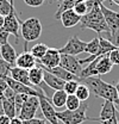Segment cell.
<instances>
[{"label":"cell","instance_id":"cell-14","mask_svg":"<svg viewBox=\"0 0 119 124\" xmlns=\"http://www.w3.org/2000/svg\"><path fill=\"white\" fill-rule=\"evenodd\" d=\"M37 64V60L35 59V56L30 53V51H23L22 54H19L15 59V66L20 67L23 69H31L32 67H35Z\"/></svg>","mask_w":119,"mask_h":124},{"label":"cell","instance_id":"cell-19","mask_svg":"<svg viewBox=\"0 0 119 124\" xmlns=\"http://www.w3.org/2000/svg\"><path fill=\"white\" fill-rule=\"evenodd\" d=\"M117 108H116V105L114 103L110 101V100H105L104 101V105L101 108V111H100V115L98 117V122H104L106 119H110L114 113H117Z\"/></svg>","mask_w":119,"mask_h":124},{"label":"cell","instance_id":"cell-17","mask_svg":"<svg viewBox=\"0 0 119 124\" xmlns=\"http://www.w3.org/2000/svg\"><path fill=\"white\" fill-rule=\"evenodd\" d=\"M0 56L4 61H6L12 66H15V59L18 55L15 53V49L13 48V46L10 44L8 42L0 46Z\"/></svg>","mask_w":119,"mask_h":124},{"label":"cell","instance_id":"cell-5","mask_svg":"<svg viewBox=\"0 0 119 124\" xmlns=\"http://www.w3.org/2000/svg\"><path fill=\"white\" fill-rule=\"evenodd\" d=\"M99 7L104 15V18L106 20V24L108 26V29L111 30V42L113 39H116V44L118 46V39H119V12L110 10L108 7H106L101 1H99Z\"/></svg>","mask_w":119,"mask_h":124},{"label":"cell","instance_id":"cell-39","mask_svg":"<svg viewBox=\"0 0 119 124\" xmlns=\"http://www.w3.org/2000/svg\"><path fill=\"white\" fill-rule=\"evenodd\" d=\"M4 115V108H2V97L0 95V116Z\"/></svg>","mask_w":119,"mask_h":124},{"label":"cell","instance_id":"cell-10","mask_svg":"<svg viewBox=\"0 0 119 124\" xmlns=\"http://www.w3.org/2000/svg\"><path fill=\"white\" fill-rule=\"evenodd\" d=\"M8 87H11L15 93H20V94H28V95H36V97H41V95H44V93L38 91L37 88L32 87V86H28V85H24L22 82H18L13 80L12 78L7 77L5 78Z\"/></svg>","mask_w":119,"mask_h":124},{"label":"cell","instance_id":"cell-33","mask_svg":"<svg viewBox=\"0 0 119 124\" xmlns=\"http://www.w3.org/2000/svg\"><path fill=\"white\" fill-rule=\"evenodd\" d=\"M8 37H10V33L4 28H0V46L4 44V43H7L8 42Z\"/></svg>","mask_w":119,"mask_h":124},{"label":"cell","instance_id":"cell-1","mask_svg":"<svg viewBox=\"0 0 119 124\" xmlns=\"http://www.w3.org/2000/svg\"><path fill=\"white\" fill-rule=\"evenodd\" d=\"M87 87L92 94H94L98 98H101L104 100H110L112 103H116L119 100L118 92L114 85L107 84L99 77H88L81 80Z\"/></svg>","mask_w":119,"mask_h":124},{"label":"cell","instance_id":"cell-34","mask_svg":"<svg viewBox=\"0 0 119 124\" xmlns=\"http://www.w3.org/2000/svg\"><path fill=\"white\" fill-rule=\"evenodd\" d=\"M23 124H46V119L45 118H31V119H26L23 121Z\"/></svg>","mask_w":119,"mask_h":124},{"label":"cell","instance_id":"cell-9","mask_svg":"<svg viewBox=\"0 0 119 124\" xmlns=\"http://www.w3.org/2000/svg\"><path fill=\"white\" fill-rule=\"evenodd\" d=\"M60 61H61V53L59 49L48 48L44 56L41 60H37V64L44 68H54V67L60 66Z\"/></svg>","mask_w":119,"mask_h":124},{"label":"cell","instance_id":"cell-6","mask_svg":"<svg viewBox=\"0 0 119 124\" xmlns=\"http://www.w3.org/2000/svg\"><path fill=\"white\" fill-rule=\"evenodd\" d=\"M39 108V98L36 95H30L29 98L25 100V103L22 105L20 111L18 112V117L22 121H26V119H31L35 117L37 110Z\"/></svg>","mask_w":119,"mask_h":124},{"label":"cell","instance_id":"cell-43","mask_svg":"<svg viewBox=\"0 0 119 124\" xmlns=\"http://www.w3.org/2000/svg\"><path fill=\"white\" fill-rule=\"evenodd\" d=\"M114 4H117V5H119V0H112Z\"/></svg>","mask_w":119,"mask_h":124},{"label":"cell","instance_id":"cell-3","mask_svg":"<svg viewBox=\"0 0 119 124\" xmlns=\"http://www.w3.org/2000/svg\"><path fill=\"white\" fill-rule=\"evenodd\" d=\"M87 110H88V103L86 100L82 101L76 110H66L63 112L56 111V117L60 123L62 124H82L87 121L98 122V118L87 116Z\"/></svg>","mask_w":119,"mask_h":124},{"label":"cell","instance_id":"cell-18","mask_svg":"<svg viewBox=\"0 0 119 124\" xmlns=\"http://www.w3.org/2000/svg\"><path fill=\"white\" fill-rule=\"evenodd\" d=\"M43 81H44L51 90H54V91L63 90L64 84H66L64 80L60 79L59 77H56V75H54V74H51V73H49V72L45 70V69H43Z\"/></svg>","mask_w":119,"mask_h":124},{"label":"cell","instance_id":"cell-36","mask_svg":"<svg viewBox=\"0 0 119 124\" xmlns=\"http://www.w3.org/2000/svg\"><path fill=\"white\" fill-rule=\"evenodd\" d=\"M7 87H8V85H7L6 80H5V79H0V95H2L4 91H5Z\"/></svg>","mask_w":119,"mask_h":124},{"label":"cell","instance_id":"cell-13","mask_svg":"<svg viewBox=\"0 0 119 124\" xmlns=\"http://www.w3.org/2000/svg\"><path fill=\"white\" fill-rule=\"evenodd\" d=\"M10 78H12L13 80L15 81H18V82H22V84H24V85H28V86H32L33 87V85L31 84V81H30L29 79V70L28 69H23V68H20V67H17V66H13L11 69H10ZM36 88V87H35ZM38 91H41V92H43L41 88H37Z\"/></svg>","mask_w":119,"mask_h":124},{"label":"cell","instance_id":"cell-45","mask_svg":"<svg viewBox=\"0 0 119 124\" xmlns=\"http://www.w3.org/2000/svg\"><path fill=\"white\" fill-rule=\"evenodd\" d=\"M0 79H2V78H1V77H0Z\"/></svg>","mask_w":119,"mask_h":124},{"label":"cell","instance_id":"cell-35","mask_svg":"<svg viewBox=\"0 0 119 124\" xmlns=\"http://www.w3.org/2000/svg\"><path fill=\"white\" fill-rule=\"evenodd\" d=\"M100 124H119V118H118V112L114 113L110 119H106L104 122H100Z\"/></svg>","mask_w":119,"mask_h":124},{"label":"cell","instance_id":"cell-21","mask_svg":"<svg viewBox=\"0 0 119 124\" xmlns=\"http://www.w3.org/2000/svg\"><path fill=\"white\" fill-rule=\"evenodd\" d=\"M67 97L68 94L64 92L63 90H57L52 93V95L50 97V103L52 104V106L56 108H61L66 106V101H67Z\"/></svg>","mask_w":119,"mask_h":124},{"label":"cell","instance_id":"cell-32","mask_svg":"<svg viewBox=\"0 0 119 124\" xmlns=\"http://www.w3.org/2000/svg\"><path fill=\"white\" fill-rule=\"evenodd\" d=\"M23 1L30 7H39V6H42L44 4L46 0H23Z\"/></svg>","mask_w":119,"mask_h":124},{"label":"cell","instance_id":"cell-31","mask_svg":"<svg viewBox=\"0 0 119 124\" xmlns=\"http://www.w3.org/2000/svg\"><path fill=\"white\" fill-rule=\"evenodd\" d=\"M108 57L111 62L113 63V66H119V48L112 50L108 53Z\"/></svg>","mask_w":119,"mask_h":124},{"label":"cell","instance_id":"cell-38","mask_svg":"<svg viewBox=\"0 0 119 124\" xmlns=\"http://www.w3.org/2000/svg\"><path fill=\"white\" fill-rule=\"evenodd\" d=\"M10 124H23V121H22L18 116H15V117H13V118H11Z\"/></svg>","mask_w":119,"mask_h":124},{"label":"cell","instance_id":"cell-8","mask_svg":"<svg viewBox=\"0 0 119 124\" xmlns=\"http://www.w3.org/2000/svg\"><path fill=\"white\" fill-rule=\"evenodd\" d=\"M86 44L87 42H83L81 41L77 35H74L69 38V41L67 42V44L59 49L61 54H67V55H73V56H76L81 53H85V48H86Z\"/></svg>","mask_w":119,"mask_h":124},{"label":"cell","instance_id":"cell-28","mask_svg":"<svg viewBox=\"0 0 119 124\" xmlns=\"http://www.w3.org/2000/svg\"><path fill=\"white\" fill-rule=\"evenodd\" d=\"M79 84H80V82H79L77 80H69V81H66L64 87H63V91L67 93V94H75Z\"/></svg>","mask_w":119,"mask_h":124},{"label":"cell","instance_id":"cell-22","mask_svg":"<svg viewBox=\"0 0 119 124\" xmlns=\"http://www.w3.org/2000/svg\"><path fill=\"white\" fill-rule=\"evenodd\" d=\"M2 97V95H1ZM2 108H4V115H6L10 118H13L17 116V111H15V100H10L6 98H2Z\"/></svg>","mask_w":119,"mask_h":124},{"label":"cell","instance_id":"cell-24","mask_svg":"<svg viewBox=\"0 0 119 124\" xmlns=\"http://www.w3.org/2000/svg\"><path fill=\"white\" fill-rule=\"evenodd\" d=\"M75 95H76L81 101H86L89 97H90V91H89V88L83 82H81V84H79V86H77V88H76Z\"/></svg>","mask_w":119,"mask_h":124},{"label":"cell","instance_id":"cell-46","mask_svg":"<svg viewBox=\"0 0 119 124\" xmlns=\"http://www.w3.org/2000/svg\"><path fill=\"white\" fill-rule=\"evenodd\" d=\"M60 1H62V0H60Z\"/></svg>","mask_w":119,"mask_h":124},{"label":"cell","instance_id":"cell-26","mask_svg":"<svg viewBox=\"0 0 119 124\" xmlns=\"http://www.w3.org/2000/svg\"><path fill=\"white\" fill-rule=\"evenodd\" d=\"M81 103L82 101L75 94H68L67 101H66V108H67V110H76L81 105Z\"/></svg>","mask_w":119,"mask_h":124},{"label":"cell","instance_id":"cell-2","mask_svg":"<svg viewBox=\"0 0 119 124\" xmlns=\"http://www.w3.org/2000/svg\"><path fill=\"white\" fill-rule=\"evenodd\" d=\"M79 24L81 25V29H90L98 33L106 32L111 36V30L108 29V26L106 24L104 15L99 7V2L92 10H89L85 16L81 17Z\"/></svg>","mask_w":119,"mask_h":124},{"label":"cell","instance_id":"cell-40","mask_svg":"<svg viewBox=\"0 0 119 124\" xmlns=\"http://www.w3.org/2000/svg\"><path fill=\"white\" fill-rule=\"evenodd\" d=\"M2 25H4V16L0 15V28H2Z\"/></svg>","mask_w":119,"mask_h":124},{"label":"cell","instance_id":"cell-42","mask_svg":"<svg viewBox=\"0 0 119 124\" xmlns=\"http://www.w3.org/2000/svg\"><path fill=\"white\" fill-rule=\"evenodd\" d=\"M116 88H117V92H118V97H119V80H118V82H117V85H116Z\"/></svg>","mask_w":119,"mask_h":124},{"label":"cell","instance_id":"cell-44","mask_svg":"<svg viewBox=\"0 0 119 124\" xmlns=\"http://www.w3.org/2000/svg\"><path fill=\"white\" fill-rule=\"evenodd\" d=\"M79 1H87V0H77V2H79Z\"/></svg>","mask_w":119,"mask_h":124},{"label":"cell","instance_id":"cell-37","mask_svg":"<svg viewBox=\"0 0 119 124\" xmlns=\"http://www.w3.org/2000/svg\"><path fill=\"white\" fill-rule=\"evenodd\" d=\"M10 122H11V118L7 117L6 115L0 116V124H10Z\"/></svg>","mask_w":119,"mask_h":124},{"label":"cell","instance_id":"cell-15","mask_svg":"<svg viewBox=\"0 0 119 124\" xmlns=\"http://www.w3.org/2000/svg\"><path fill=\"white\" fill-rule=\"evenodd\" d=\"M80 19H81V16L77 15L73 8L66 10L64 12H62V15L60 17V20H61L62 25L67 29L77 25L80 23Z\"/></svg>","mask_w":119,"mask_h":124},{"label":"cell","instance_id":"cell-41","mask_svg":"<svg viewBox=\"0 0 119 124\" xmlns=\"http://www.w3.org/2000/svg\"><path fill=\"white\" fill-rule=\"evenodd\" d=\"M114 105H116V108H117V111H118V113H119V100H117L114 103Z\"/></svg>","mask_w":119,"mask_h":124},{"label":"cell","instance_id":"cell-12","mask_svg":"<svg viewBox=\"0 0 119 124\" xmlns=\"http://www.w3.org/2000/svg\"><path fill=\"white\" fill-rule=\"evenodd\" d=\"M38 98H39V108L42 110V113L46 119V122H49L50 124H60L56 117V110L52 106V104L48 100V98L45 95H41Z\"/></svg>","mask_w":119,"mask_h":124},{"label":"cell","instance_id":"cell-47","mask_svg":"<svg viewBox=\"0 0 119 124\" xmlns=\"http://www.w3.org/2000/svg\"><path fill=\"white\" fill-rule=\"evenodd\" d=\"M60 124H62V123H60Z\"/></svg>","mask_w":119,"mask_h":124},{"label":"cell","instance_id":"cell-48","mask_svg":"<svg viewBox=\"0 0 119 124\" xmlns=\"http://www.w3.org/2000/svg\"><path fill=\"white\" fill-rule=\"evenodd\" d=\"M118 48H119V46H118Z\"/></svg>","mask_w":119,"mask_h":124},{"label":"cell","instance_id":"cell-4","mask_svg":"<svg viewBox=\"0 0 119 124\" xmlns=\"http://www.w3.org/2000/svg\"><path fill=\"white\" fill-rule=\"evenodd\" d=\"M43 31L42 23L38 18H28L24 22L20 23V36L25 41V46L29 42H35L37 41Z\"/></svg>","mask_w":119,"mask_h":124},{"label":"cell","instance_id":"cell-30","mask_svg":"<svg viewBox=\"0 0 119 124\" xmlns=\"http://www.w3.org/2000/svg\"><path fill=\"white\" fill-rule=\"evenodd\" d=\"M29 97H30V95H28V94H20V93H15V111H17V115H18V112L20 111L22 105L25 103V100H26Z\"/></svg>","mask_w":119,"mask_h":124},{"label":"cell","instance_id":"cell-20","mask_svg":"<svg viewBox=\"0 0 119 124\" xmlns=\"http://www.w3.org/2000/svg\"><path fill=\"white\" fill-rule=\"evenodd\" d=\"M29 79L33 87L39 88V85L43 82V68L39 64H36L35 67L29 69Z\"/></svg>","mask_w":119,"mask_h":124},{"label":"cell","instance_id":"cell-7","mask_svg":"<svg viewBox=\"0 0 119 124\" xmlns=\"http://www.w3.org/2000/svg\"><path fill=\"white\" fill-rule=\"evenodd\" d=\"M2 28L7 31L10 35H13L15 37V42H19V37H20V22L18 19V17L15 15V6L12 7V10L10 11V13L4 17V25Z\"/></svg>","mask_w":119,"mask_h":124},{"label":"cell","instance_id":"cell-29","mask_svg":"<svg viewBox=\"0 0 119 124\" xmlns=\"http://www.w3.org/2000/svg\"><path fill=\"white\" fill-rule=\"evenodd\" d=\"M75 12L77 13L79 16H85L87 12H88V6H87V2L86 1H79L75 4V6L73 7Z\"/></svg>","mask_w":119,"mask_h":124},{"label":"cell","instance_id":"cell-25","mask_svg":"<svg viewBox=\"0 0 119 124\" xmlns=\"http://www.w3.org/2000/svg\"><path fill=\"white\" fill-rule=\"evenodd\" d=\"M99 46H100V38L99 37H95L90 42H87L86 48H85V53H87L89 55H94L99 50Z\"/></svg>","mask_w":119,"mask_h":124},{"label":"cell","instance_id":"cell-23","mask_svg":"<svg viewBox=\"0 0 119 124\" xmlns=\"http://www.w3.org/2000/svg\"><path fill=\"white\" fill-rule=\"evenodd\" d=\"M48 48L49 46H46V44H44V43H37V44H35V46L31 48L30 53L35 56L36 60H41L44 56V54L46 53Z\"/></svg>","mask_w":119,"mask_h":124},{"label":"cell","instance_id":"cell-16","mask_svg":"<svg viewBox=\"0 0 119 124\" xmlns=\"http://www.w3.org/2000/svg\"><path fill=\"white\" fill-rule=\"evenodd\" d=\"M112 68H113V63L110 60L108 54L101 55V56H99L98 62L95 64V74H97V77L105 75V74L110 73L112 70Z\"/></svg>","mask_w":119,"mask_h":124},{"label":"cell","instance_id":"cell-11","mask_svg":"<svg viewBox=\"0 0 119 124\" xmlns=\"http://www.w3.org/2000/svg\"><path fill=\"white\" fill-rule=\"evenodd\" d=\"M60 66H62L64 69L68 72L73 73L74 75L79 77L81 70H82V64L80 63V60H77L73 55H67V54H61V61ZM80 79V78H79Z\"/></svg>","mask_w":119,"mask_h":124},{"label":"cell","instance_id":"cell-27","mask_svg":"<svg viewBox=\"0 0 119 124\" xmlns=\"http://www.w3.org/2000/svg\"><path fill=\"white\" fill-rule=\"evenodd\" d=\"M13 6H15L13 0H0V15L4 17L7 16Z\"/></svg>","mask_w":119,"mask_h":124}]
</instances>
